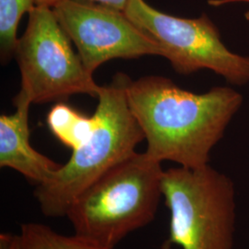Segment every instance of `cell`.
<instances>
[{"label":"cell","mask_w":249,"mask_h":249,"mask_svg":"<svg viewBox=\"0 0 249 249\" xmlns=\"http://www.w3.org/2000/svg\"><path fill=\"white\" fill-rule=\"evenodd\" d=\"M126 98L147 141L145 152L187 168L209 164L211 152L243 104L242 94L231 87L198 94L160 76L130 80Z\"/></svg>","instance_id":"obj_1"},{"label":"cell","mask_w":249,"mask_h":249,"mask_svg":"<svg viewBox=\"0 0 249 249\" xmlns=\"http://www.w3.org/2000/svg\"><path fill=\"white\" fill-rule=\"evenodd\" d=\"M130 80L124 73H117L102 87L94 113L95 129L53 178L36 187L35 196L45 216H66L83 191L134 154L136 147L145 140L127 103L126 88Z\"/></svg>","instance_id":"obj_2"},{"label":"cell","mask_w":249,"mask_h":249,"mask_svg":"<svg viewBox=\"0 0 249 249\" xmlns=\"http://www.w3.org/2000/svg\"><path fill=\"white\" fill-rule=\"evenodd\" d=\"M164 171L146 152H135L109 170L71 205L67 217L75 233L115 249L157 213Z\"/></svg>","instance_id":"obj_3"},{"label":"cell","mask_w":249,"mask_h":249,"mask_svg":"<svg viewBox=\"0 0 249 249\" xmlns=\"http://www.w3.org/2000/svg\"><path fill=\"white\" fill-rule=\"evenodd\" d=\"M161 193L169 209V236L162 249H233L234 183L210 164L164 171Z\"/></svg>","instance_id":"obj_4"},{"label":"cell","mask_w":249,"mask_h":249,"mask_svg":"<svg viewBox=\"0 0 249 249\" xmlns=\"http://www.w3.org/2000/svg\"><path fill=\"white\" fill-rule=\"evenodd\" d=\"M28 14V25L15 53L21 76L18 92L32 104L66 100L75 94L98 98L103 86L74 52L52 8L36 6Z\"/></svg>","instance_id":"obj_5"},{"label":"cell","mask_w":249,"mask_h":249,"mask_svg":"<svg viewBox=\"0 0 249 249\" xmlns=\"http://www.w3.org/2000/svg\"><path fill=\"white\" fill-rule=\"evenodd\" d=\"M124 12L160 44L164 58L178 73L208 70L232 85L249 83V55L231 52L207 14L180 18L154 9L145 0H128Z\"/></svg>","instance_id":"obj_6"},{"label":"cell","mask_w":249,"mask_h":249,"mask_svg":"<svg viewBox=\"0 0 249 249\" xmlns=\"http://www.w3.org/2000/svg\"><path fill=\"white\" fill-rule=\"evenodd\" d=\"M51 8L91 74L101 65L115 58L164 57L160 44L122 10L81 0H65Z\"/></svg>","instance_id":"obj_7"},{"label":"cell","mask_w":249,"mask_h":249,"mask_svg":"<svg viewBox=\"0 0 249 249\" xmlns=\"http://www.w3.org/2000/svg\"><path fill=\"white\" fill-rule=\"evenodd\" d=\"M13 104L14 114L0 116V166L15 170L36 186L45 184L61 165L31 145L29 110L32 103L18 92Z\"/></svg>","instance_id":"obj_8"},{"label":"cell","mask_w":249,"mask_h":249,"mask_svg":"<svg viewBox=\"0 0 249 249\" xmlns=\"http://www.w3.org/2000/svg\"><path fill=\"white\" fill-rule=\"evenodd\" d=\"M47 124L52 133L74 151L89 139L97 125V119L94 115L87 117L60 103L50 110Z\"/></svg>","instance_id":"obj_9"},{"label":"cell","mask_w":249,"mask_h":249,"mask_svg":"<svg viewBox=\"0 0 249 249\" xmlns=\"http://www.w3.org/2000/svg\"><path fill=\"white\" fill-rule=\"evenodd\" d=\"M23 249H114L78 234L63 235L41 223H24L20 228Z\"/></svg>","instance_id":"obj_10"},{"label":"cell","mask_w":249,"mask_h":249,"mask_svg":"<svg viewBox=\"0 0 249 249\" xmlns=\"http://www.w3.org/2000/svg\"><path fill=\"white\" fill-rule=\"evenodd\" d=\"M36 0H0V52L2 62L15 56L17 31L25 13L36 8Z\"/></svg>","instance_id":"obj_11"},{"label":"cell","mask_w":249,"mask_h":249,"mask_svg":"<svg viewBox=\"0 0 249 249\" xmlns=\"http://www.w3.org/2000/svg\"><path fill=\"white\" fill-rule=\"evenodd\" d=\"M65 0H36V6H47V7H53V5L62 2ZM81 1H89V2H94L103 5H107L109 7L115 8L124 11L128 0H81Z\"/></svg>","instance_id":"obj_12"},{"label":"cell","mask_w":249,"mask_h":249,"mask_svg":"<svg viewBox=\"0 0 249 249\" xmlns=\"http://www.w3.org/2000/svg\"><path fill=\"white\" fill-rule=\"evenodd\" d=\"M0 249H23L19 234L1 233Z\"/></svg>","instance_id":"obj_13"},{"label":"cell","mask_w":249,"mask_h":249,"mask_svg":"<svg viewBox=\"0 0 249 249\" xmlns=\"http://www.w3.org/2000/svg\"><path fill=\"white\" fill-rule=\"evenodd\" d=\"M209 3H210L211 6L220 7V6L233 4V3H247V4H249V0H210ZM245 17H246L247 20H249V9L246 12Z\"/></svg>","instance_id":"obj_14"}]
</instances>
